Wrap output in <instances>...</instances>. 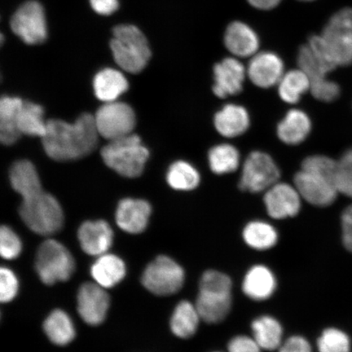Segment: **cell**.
<instances>
[{
	"mask_svg": "<svg viewBox=\"0 0 352 352\" xmlns=\"http://www.w3.org/2000/svg\"><path fill=\"white\" fill-rule=\"evenodd\" d=\"M99 135L94 116L85 113L74 123L48 120L41 139L47 156L64 162L77 160L90 154L98 145Z\"/></svg>",
	"mask_w": 352,
	"mask_h": 352,
	"instance_id": "cell-1",
	"label": "cell"
},
{
	"mask_svg": "<svg viewBox=\"0 0 352 352\" xmlns=\"http://www.w3.org/2000/svg\"><path fill=\"white\" fill-rule=\"evenodd\" d=\"M336 169L337 161L327 156L306 157L301 170L294 179V186L302 200L318 208L332 205L340 193L336 183Z\"/></svg>",
	"mask_w": 352,
	"mask_h": 352,
	"instance_id": "cell-2",
	"label": "cell"
},
{
	"mask_svg": "<svg viewBox=\"0 0 352 352\" xmlns=\"http://www.w3.org/2000/svg\"><path fill=\"white\" fill-rule=\"evenodd\" d=\"M19 212L25 226L38 235H54L63 227L64 213L59 201L43 189L22 197Z\"/></svg>",
	"mask_w": 352,
	"mask_h": 352,
	"instance_id": "cell-3",
	"label": "cell"
},
{
	"mask_svg": "<svg viewBox=\"0 0 352 352\" xmlns=\"http://www.w3.org/2000/svg\"><path fill=\"white\" fill-rule=\"evenodd\" d=\"M110 42L114 60L126 72L138 74L147 65L151 57L146 37L132 25H117L113 30Z\"/></svg>",
	"mask_w": 352,
	"mask_h": 352,
	"instance_id": "cell-4",
	"label": "cell"
},
{
	"mask_svg": "<svg viewBox=\"0 0 352 352\" xmlns=\"http://www.w3.org/2000/svg\"><path fill=\"white\" fill-rule=\"evenodd\" d=\"M100 153L109 168L127 178L139 177L149 157L148 148L135 134L109 142Z\"/></svg>",
	"mask_w": 352,
	"mask_h": 352,
	"instance_id": "cell-5",
	"label": "cell"
},
{
	"mask_svg": "<svg viewBox=\"0 0 352 352\" xmlns=\"http://www.w3.org/2000/svg\"><path fill=\"white\" fill-rule=\"evenodd\" d=\"M34 266L42 283L47 285L67 281L76 270L72 253L54 239L46 240L39 245Z\"/></svg>",
	"mask_w": 352,
	"mask_h": 352,
	"instance_id": "cell-6",
	"label": "cell"
},
{
	"mask_svg": "<svg viewBox=\"0 0 352 352\" xmlns=\"http://www.w3.org/2000/svg\"><path fill=\"white\" fill-rule=\"evenodd\" d=\"M186 272L166 255H160L145 268L142 277L144 287L157 296H170L182 289Z\"/></svg>",
	"mask_w": 352,
	"mask_h": 352,
	"instance_id": "cell-7",
	"label": "cell"
},
{
	"mask_svg": "<svg viewBox=\"0 0 352 352\" xmlns=\"http://www.w3.org/2000/svg\"><path fill=\"white\" fill-rule=\"evenodd\" d=\"M325 47L338 66L352 63V8L333 14L320 34Z\"/></svg>",
	"mask_w": 352,
	"mask_h": 352,
	"instance_id": "cell-8",
	"label": "cell"
},
{
	"mask_svg": "<svg viewBox=\"0 0 352 352\" xmlns=\"http://www.w3.org/2000/svg\"><path fill=\"white\" fill-rule=\"evenodd\" d=\"M297 63L298 68L309 78L310 92L314 98L323 102H332L340 96V86L328 79V74L333 70L320 58L309 44L299 48Z\"/></svg>",
	"mask_w": 352,
	"mask_h": 352,
	"instance_id": "cell-9",
	"label": "cell"
},
{
	"mask_svg": "<svg viewBox=\"0 0 352 352\" xmlns=\"http://www.w3.org/2000/svg\"><path fill=\"white\" fill-rule=\"evenodd\" d=\"M280 171L274 158L262 151H253L242 164L239 187L241 190L265 192L279 182Z\"/></svg>",
	"mask_w": 352,
	"mask_h": 352,
	"instance_id": "cell-10",
	"label": "cell"
},
{
	"mask_svg": "<svg viewBox=\"0 0 352 352\" xmlns=\"http://www.w3.org/2000/svg\"><path fill=\"white\" fill-rule=\"evenodd\" d=\"M94 118L99 135L109 142L132 134L136 124L133 109L117 100L104 103L98 109Z\"/></svg>",
	"mask_w": 352,
	"mask_h": 352,
	"instance_id": "cell-11",
	"label": "cell"
},
{
	"mask_svg": "<svg viewBox=\"0 0 352 352\" xmlns=\"http://www.w3.org/2000/svg\"><path fill=\"white\" fill-rule=\"evenodd\" d=\"M15 34L30 45L42 43L47 38L45 14L41 3L26 2L17 10L10 21Z\"/></svg>",
	"mask_w": 352,
	"mask_h": 352,
	"instance_id": "cell-12",
	"label": "cell"
},
{
	"mask_svg": "<svg viewBox=\"0 0 352 352\" xmlns=\"http://www.w3.org/2000/svg\"><path fill=\"white\" fill-rule=\"evenodd\" d=\"M302 200L294 184L278 182L264 192L263 202L267 212L274 219L296 217L301 210Z\"/></svg>",
	"mask_w": 352,
	"mask_h": 352,
	"instance_id": "cell-13",
	"label": "cell"
},
{
	"mask_svg": "<svg viewBox=\"0 0 352 352\" xmlns=\"http://www.w3.org/2000/svg\"><path fill=\"white\" fill-rule=\"evenodd\" d=\"M213 92L219 98L239 94L243 89L248 70L239 58L226 57L214 66Z\"/></svg>",
	"mask_w": 352,
	"mask_h": 352,
	"instance_id": "cell-14",
	"label": "cell"
},
{
	"mask_svg": "<svg viewBox=\"0 0 352 352\" xmlns=\"http://www.w3.org/2000/svg\"><path fill=\"white\" fill-rule=\"evenodd\" d=\"M77 303L78 314L82 320L95 327L103 323L107 318L110 299L102 286L87 283L78 289Z\"/></svg>",
	"mask_w": 352,
	"mask_h": 352,
	"instance_id": "cell-15",
	"label": "cell"
},
{
	"mask_svg": "<svg viewBox=\"0 0 352 352\" xmlns=\"http://www.w3.org/2000/svg\"><path fill=\"white\" fill-rule=\"evenodd\" d=\"M248 77L254 86L267 89L278 85L285 74V64L274 52H258L250 57Z\"/></svg>",
	"mask_w": 352,
	"mask_h": 352,
	"instance_id": "cell-16",
	"label": "cell"
},
{
	"mask_svg": "<svg viewBox=\"0 0 352 352\" xmlns=\"http://www.w3.org/2000/svg\"><path fill=\"white\" fill-rule=\"evenodd\" d=\"M223 43L228 52L236 58H248L256 54L261 41L256 32L243 21H234L227 26Z\"/></svg>",
	"mask_w": 352,
	"mask_h": 352,
	"instance_id": "cell-17",
	"label": "cell"
},
{
	"mask_svg": "<svg viewBox=\"0 0 352 352\" xmlns=\"http://www.w3.org/2000/svg\"><path fill=\"white\" fill-rule=\"evenodd\" d=\"M78 239L83 252L99 257L111 248L113 232L104 220L86 221L78 228Z\"/></svg>",
	"mask_w": 352,
	"mask_h": 352,
	"instance_id": "cell-18",
	"label": "cell"
},
{
	"mask_svg": "<svg viewBox=\"0 0 352 352\" xmlns=\"http://www.w3.org/2000/svg\"><path fill=\"white\" fill-rule=\"evenodd\" d=\"M151 212V206L148 201L125 198L118 206L116 223L122 230L138 234L146 230Z\"/></svg>",
	"mask_w": 352,
	"mask_h": 352,
	"instance_id": "cell-19",
	"label": "cell"
},
{
	"mask_svg": "<svg viewBox=\"0 0 352 352\" xmlns=\"http://www.w3.org/2000/svg\"><path fill=\"white\" fill-rule=\"evenodd\" d=\"M277 287L275 274L270 267L257 264L246 272L242 292L253 301H265L274 296Z\"/></svg>",
	"mask_w": 352,
	"mask_h": 352,
	"instance_id": "cell-20",
	"label": "cell"
},
{
	"mask_svg": "<svg viewBox=\"0 0 352 352\" xmlns=\"http://www.w3.org/2000/svg\"><path fill=\"white\" fill-rule=\"evenodd\" d=\"M250 125V114L244 107L227 104L215 113L214 126L219 135L232 139L248 131Z\"/></svg>",
	"mask_w": 352,
	"mask_h": 352,
	"instance_id": "cell-21",
	"label": "cell"
},
{
	"mask_svg": "<svg viewBox=\"0 0 352 352\" xmlns=\"http://www.w3.org/2000/svg\"><path fill=\"white\" fill-rule=\"evenodd\" d=\"M311 131V121L302 109H292L276 126V134L281 142L298 145L305 142Z\"/></svg>",
	"mask_w": 352,
	"mask_h": 352,
	"instance_id": "cell-22",
	"label": "cell"
},
{
	"mask_svg": "<svg viewBox=\"0 0 352 352\" xmlns=\"http://www.w3.org/2000/svg\"><path fill=\"white\" fill-rule=\"evenodd\" d=\"M195 305L202 321L208 324H218L230 314L232 294L199 292Z\"/></svg>",
	"mask_w": 352,
	"mask_h": 352,
	"instance_id": "cell-23",
	"label": "cell"
},
{
	"mask_svg": "<svg viewBox=\"0 0 352 352\" xmlns=\"http://www.w3.org/2000/svg\"><path fill=\"white\" fill-rule=\"evenodd\" d=\"M24 101L14 96H4L0 100V140L3 144H15L22 135L19 116Z\"/></svg>",
	"mask_w": 352,
	"mask_h": 352,
	"instance_id": "cell-24",
	"label": "cell"
},
{
	"mask_svg": "<svg viewBox=\"0 0 352 352\" xmlns=\"http://www.w3.org/2000/svg\"><path fill=\"white\" fill-rule=\"evenodd\" d=\"M129 82L120 70L107 68L96 74L94 88L96 98L104 103L116 101L129 89Z\"/></svg>",
	"mask_w": 352,
	"mask_h": 352,
	"instance_id": "cell-25",
	"label": "cell"
},
{
	"mask_svg": "<svg viewBox=\"0 0 352 352\" xmlns=\"http://www.w3.org/2000/svg\"><path fill=\"white\" fill-rule=\"evenodd\" d=\"M92 278L104 289L112 288L124 278L126 265L117 255H100L91 267Z\"/></svg>",
	"mask_w": 352,
	"mask_h": 352,
	"instance_id": "cell-26",
	"label": "cell"
},
{
	"mask_svg": "<svg viewBox=\"0 0 352 352\" xmlns=\"http://www.w3.org/2000/svg\"><path fill=\"white\" fill-rule=\"evenodd\" d=\"M201 320L195 305L183 300L175 307L170 321L171 332L176 337L188 340L195 336Z\"/></svg>",
	"mask_w": 352,
	"mask_h": 352,
	"instance_id": "cell-27",
	"label": "cell"
},
{
	"mask_svg": "<svg viewBox=\"0 0 352 352\" xmlns=\"http://www.w3.org/2000/svg\"><path fill=\"white\" fill-rule=\"evenodd\" d=\"M253 338L262 350H278L283 342V325L274 316H261L252 324Z\"/></svg>",
	"mask_w": 352,
	"mask_h": 352,
	"instance_id": "cell-28",
	"label": "cell"
},
{
	"mask_svg": "<svg viewBox=\"0 0 352 352\" xmlns=\"http://www.w3.org/2000/svg\"><path fill=\"white\" fill-rule=\"evenodd\" d=\"M48 340L57 346H66L76 338V328L72 318L60 309L52 311L43 322Z\"/></svg>",
	"mask_w": 352,
	"mask_h": 352,
	"instance_id": "cell-29",
	"label": "cell"
},
{
	"mask_svg": "<svg viewBox=\"0 0 352 352\" xmlns=\"http://www.w3.org/2000/svg\"><path fill=\"white\" fill-rule=\"evenodd\" d=\"M11 186L21 197H28L43 189L41 179L32 162L20 160L10 169Z\"/></svg>",
	"mask_w": 352,
	"mask_h": 352,
	"instance_id": "cell-30",
	"label": "cell"
},
{
	"mask_svg": "<svg viewBox=\"0 0 352 352\" xmlns=\"http://www.w3.org/2000/svg\"><path fill=\"white\" fill-rule=\"evenodd\" d=\"M242 236L249 248L259 252L274 248L278 242V232L276 228L263 220H253L246 224Z\"/></svg>",
	"mask_w": 352,
	"mask_h": 352,
	"instance_id": "cell-31",
	"label": "cell"
},
{
	"mask_svg": "<svg viewBox=\"0 0 352 352\" xmlns=\"http://www.w3.org/2000/svg\"><path fill=\"white\" fill-rule=\"evenodd\" d=\"M276 87L280 98L284 102L296 104L303 95L310 91L311 82L307 74L298 68L285 72Z\"/></svg>",
	"mask_w": 352,
	"mask_h": 352,
	"instance_id": "cell-32",
	"label": "cell"
},
{
	"mask_svg": "<svg viewBox=\"0 0 352 352\" xmlns=\"http://www.w3.org/2000/svg\"><path fill=\"white\" fill-rule=\"evenodd\" d=\"M208 162L213 173L230 174L239 168L241 154L234 145L228 143L219 144L210 149Z\"/></svg>",
	"mask_w": 352,
	"mask_h": 352,
	"instance_id": "cell-33",
	"label": "cell"
},
{
	"mask_svg": "<svg viewBox=\"0 0 352 352\" xmlns=\"http://www.w3.org/2000/svg\"><path fill=\"white\" fill-rule=\"evenodd\" d=\"M166 182L175 190L191 191L199 186L201 175L195 166L180 160L170 166L166 173Z\"/></svg>",
	"mask_w": 352,
	"mask_h": 352,
	"instance_id": "cell-34",
	"label": "cell"
},
{
	"mask_svg": "<svg viewBox=\"0 0 352 352\" xmlns=\"http://www.w3.org/2000/svg\"><path fill=\"white\" fill-rule=\"evenodd\" d=\"M41 105L24 101L19 116V127L21 135L38 136L42 138L47 130Z\"/></svg>",
	"mask_w": 352,
	"mask_h": 352,
	"instance_id": "cell-35",
	"label": "cell"
},
{
	"mask_svg": "<svg viewBox=\"0 0 352 352\" xmlns=\"http://www.w3.org/2000/svg\"><path fill=\"white\" fill-rule=\"evenodd\" d=\"M319 352H351V341L345 332L336 328L324 329L318 340Z\"/></svg>",
	"mask_w": 352,
	"mask_h": 352,
	"instance_id": "cell-36",
	"label": "cell"
},
{
	"mask_svg": "<svg viewBox=\"0 0 352 352\" xmlns=\"http://www.w3.org/2000/svg\"><path fill=\"white\" fill-rule=\"evenodd\" d=\"M232 281L230 276L217 270H208L202 274L199 292L232 294Z\"/></svg>",
	"mask_w": 352,
	"mask_h": 352,
	"instance_id": "cell-37",
	"label": "cell"
},
{
	"mask_svg": "<svg viewBox=\"0 0 352 352\" xmlns=\"http://www.w3.org/2000/svg\"><path fill=\"white\" fill-rule=\"evenodd\" d=\"M336 183L340 193L352 198V148L337 161Z\"/></svg>",
	"mask_w": 352,
	"mask_h": 352,
	"instance_id": "cell-38",
	"label": "cell"
},
{
	"mask_svg": "<svg viewBox=\"0 0 352 352\" xmlns=\"http://www.w3.org/2000/svg\"><path fill=\"white\" fill-rule=\"evenodd\" d=\"M22 250L20 237L10 227L0 228V254L3 258L12 261L19 256Z\"/></svg>",
	"mask_w": 352,
	"mask_h": 352,
	"instance_id": "cell-39",
	"label": "cell"
},
{
	"mask_svg": "<svg viewBox=\"0 0 352 352\" xmlns=\"http://www.w3.org/2000/svg\"><path fill=\"white\" fill-rule=\"evenodd\" d=\"M19 283L17 277L10 268L2 267L0 270V301L11 302L19 292Z\"/></svg>",
	"mask_w": 352,
	"mask_h": 352,
	"instance_id": "cell-40",
	"label": "cell"
},
{
	"mask_svg": "<svg viewBox=\"0 0 352 352\" xmlns=\"http://www.w3.org/2000/svg\"><path fill=\"white\" fill-rule=\"evenodd\" d=\"M228 352H262V349L253 337L237 336L228 344Z\"/></svg>",
	"mask_w": 352,
	"mask_h": 352,
	"instance_id": "cell-41",
	"label": "cell"
},
{
	"mask_svg": "<svg viewBox=\"0 0 352 352\" xmlns=\"http://www.w3.org/2000/svg\"><path fill=\"white\" fill-rule=\"evenodd\" d=\"M278 352H312V349L311 343L306 338L294 336L283 341Z\"/></svg>",
	"mask_w": 352,
	"mask_h": 352,
	"instance_id": "cell-42",
	"label": "cell"
},
{
	"mask_svg": "<svg viewBox=\"0 0 352 352\" xmlns=\"http://www.w3.org/2000/svg\"><path fill=\"white\" fill-rule=\"evenodd\" d=\"M341 222L342 244L352 253V205L343 211Z\"/></svg>",
	"mask_w": 352,
	"mask_h": 352,
	"instance_id": "cell-43",
	"label": "cell"
},
{
	"mask_svg": "<svg viewBox=\"0 0 352 352\" xmlns=\"http://www.w3.org/2000/svg\"><path fill=\"white\" fill-rule=\"evenodd\" d=\"M91 6L98 14L111 15L118 8V0H90Z\"/></svg>",
	"mask_w": 352,
	"mask_h": 352,
	"instance_id": "cell-44",
	"label": "cell"
},
{
	"mask_svg": "<svg viewBox=\"0 0 352 352\" xmlns=\"http://www.w3.org/2000/svg\"><path fill=\"white\" fill-rule=\"evenodd\" d=\"M283 0H248V2L253 8L262 11L274 10L279 6Z\"/></svg>",
	"mask_w": 352,
	"mask_h": 352,
	"instance_id": "cell-45",
	"label": "cell"
},
{
	"mask_svg": "<svg viewBox=\"0 0 352 352\" xmlns=\"http://www.w3.org/2000/svg\"><path fill=\"white\" fill-rule=\"evenodd\" d=\"M298 1H302V2H311V1H314V0H298Z\"/></svg>",
	"mask_w": 352,
	"mask_h": 352,
	"instance_id": "cell-46",
	"label": "cell"
},
{
	"mask_svg": "<svg viewBox=\"0 0 352 352\" xmlns=\"http://www.w3.org/2000/svg\"><path fill=\"white\" fill-rule=\"evenodd\" d=\"M213 352H220V351H213Z\"/></svg>",
	"mask_w": 352,
	"mask_h": 352,
	"instance_id": "cell-47",
	"label": "cell"
}]
</instances>
